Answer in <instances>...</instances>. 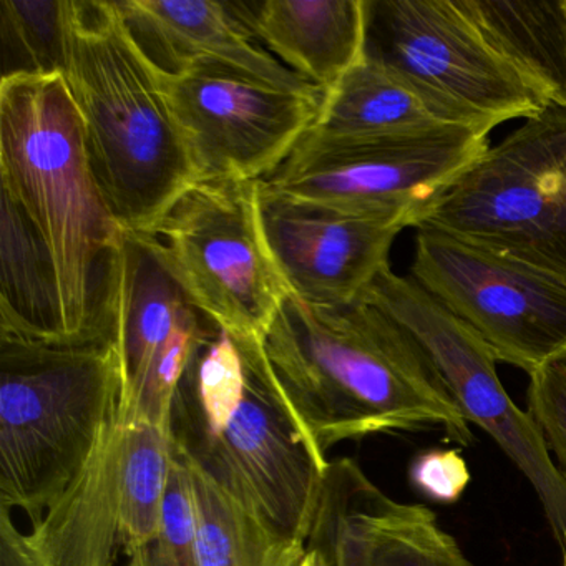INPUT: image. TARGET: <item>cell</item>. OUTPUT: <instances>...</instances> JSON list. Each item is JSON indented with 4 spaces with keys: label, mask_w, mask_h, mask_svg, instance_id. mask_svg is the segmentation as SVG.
<instances>
[{
    "label": "cell",
    "mask_w": 566,
    "mask_h": 566,
    "mask_svg": "<svg viewBox=\"0 0 566 566\" xmlns=\"http://www.w3.org/2000/svg\"><path fill=\"white\" fill-rule=\"evenodd\" d=\"M230 4L273 57L324 94L363 59L364 0H240Z\"/></svg>",
    "instance_id": "obj_16"
},
{
    "label": "cell",
    "mask_w": 566,
    "mask_h": 566,
    "mask_svg": "<svg viewBox=\"0 0 566 566\" xmlns=\"http://www.w3.org/2000/svg\"><path fill=\"white\" fill-rule=\"evenodd\" d=\"M125 566H201L191 472L175 453L161 530L154 539L128 553Z\"/></svg>",
    "instance_id": "obj_26"
},
{
    "label": "cell",
    "mask_w": 566,
    "mask_h": 566,
    "mask_svg": "<svg viewBox=\"0 0 566 566\" xmlns=\"http://www.w3.org/2000/svg\"><path fill=\"white\" fill-rule=\"evenodd\" d=\"M258 217L291 296L311 306H346L389 268L402 221L301 200L256 185Z\"/></svg>",
    "instance_id": "obj_14"
},
{
    "label": "cell",
    "mask_w": 566,
    "mask_h": 566,
    "mask_svg": "<svg viewBox=\"0 0 566 566\" xmlns=\"http://www.w3.org/2000/svg\"><path fill=\"white\" fill-rule=\"evenodd\" d=\"M364 55L490 132L548 102L510 67L455 0H364Z\"/></svg>",
    "instance_id": "obj_9"
},
{
    "label": "cell",
    "mask_w": 566,
    "mask_h": 566,
    "mask_svg": "<svg viewBox=\"0 0 566 566\" xmlns=\"http://www.w3.org/2000/svg\"><path fill=\"white\" fill-rule=\"evenodd\" d=\"M287 566H323L319 555L314 549L307 548L293 559Z\"/></svg>",
    "instance_id": "obj_30"
},
{
    "label": "cell",
    "mask_w": 566,
    "mask_h": 566,
    "mask_svg": "<svg viewBox=\"0 0 566 566\" xmlns=\"http://www.w3.org/2000/svg\"><path fill=\"white\" fill-rule=\"evenodd\" d=\"M122 446L118 412L84 469L25 535L38 566H114L120 545Z\"/></svg>",
    "instance_id": "obj_17"
},
{
    "label": "cell",
    "mask_w": 566,
    "mask_h": 566,
    "mask_svg": "<svg viewBox=\"0 0 566 566\" xmlns=\"http://www.w3.org/2000/svg\"><path fill=\"white\" fill-rule=\"evenodd\" d=\"M2 198L51 258L65 343L114 334L108 268L122 237L92 174L84 125L62 75L0 78Z\"/></svg>",
    "instance_id": "obj_3"
},
{
    "label": "cell",
    "mask_w": 566,
    "mask_h": 566,
    "mask_svg": "<svg viewBox=\"0 0 566 566\" xmlns=\"http://www.w3.org/2000/svg\"><path fill=\"white\" fill-rule=\"evenodd\" d=\"M450 127L479 130L455 108L363 57L324 94L311 130L331 138H384Z\"/></svg>",
    "instance_id": "obj_18"
},
{
    "label": "cell",
    "mask_w": 566,
    "mask_h": 566,
    "mask_svg": "<svg viewBox=\"0 0 566 566\" xmlns=\"http://www.w3.org/2000/svg\"><path fill=\"white\" fill-rule=\"evenodd\" d=\"M122 15L148 61L165 75L217 65L281 91L321 94L270 54L230 2L122 0Z\"/></svg>",
    "instance_id": "obj_15"
},
{
    "label": "cell",
    "mask_w": 566,
    "mask_h": 566,
    "mask_svg": "<svg viewBox=\"0 0 566 566\" xmlns=\"http://www.w3.org/2000/svg\"><path fill=\"white\" fill-rule=\"evenodd\" d=\"M2 78L62 75L64 0H0Z\"/></svg>",
    "instance_id": "obj_25"
},
{
    "label": "cell",
    "mask_w": 566,
    "mask_h": 566,
    "mask_svg": "<svg viewBox=\"0 0 566 566\" xmlns=\"http://www.w3.org/2000/svg\"><path fill=\"white\" fill-rule=\"evenodd\" d=\"M190 472L201 566H287L306 549L277 538L210 480Z\"/></svg>",
    "instance_id": "obj_21"
},
{
    "label": "cell",
    "mask_w": 566,
    "mask_h": 566,
    "mask_svg": "<svg viewBox=\"0 0 566 566\" xmlns=\"http://www.w3.org/2000/svg\"><path fill=\"white\" fill-rule=\"evenodd\" d=\"M197 184L266 180L319 118L324 92L297 94L230 69L158 72Z\"/></svg>",
    "instance_id": "obj_12"
},
{
    "label": "cell",
    "mask_w": 566,
    "mask_h": 566,
    "mask_svg": "<svg viewBox=\"0 0 566 566\" xmlns=\"http://www.w3.org/2000/svg\"><path fill=\"white\" fill-rule=\"evenodd\" d=\"M369 566H473L432 510L389 499L374 485L367 505Z\"/></svg>",
    "instance_id": "obj_23"
},
{
    "label": "cell",
    "mask_w": 566,
    "mask_h": 566,
    "mask_svg": "<svg viewBox=\"0 0 566 566\" xmlns=\"http://www.w3.org/2000/svg\"><path fill=\"white\" fill-rule=\"evenodd\" d=\"M271 369L324 453L344 440L470 423L412 337L363 297L319 307L287 296L263 337Z\"/></svg>",
    "instance_id": "obj_2"
},
{
    "label": "cell",
    "mask_w": 566,
    "mask_h": 566,
    "mask_svg": "<svg viewBox=\"0 0 566 566\" xmlns=\"http://www.w3.org/2000/svg\"><path fill=\"white\" fill-rule=\"evenodd\" d=\"M528 413L566 479V353L530 376Z\"/></svg>",
    "instance_id": "obj_27"
},
{
    "label": "cell",
    "mask_w": 566,
    "mask_h": 566,
    "mask_svg": "<svg viewBox=\"0 0 566 566\" xmlns=\"http://www.w3.org/2000/svg\"><path fill=\"white\" fill-rule=\"evenodd\" d=\"M374 483L349 459L329 463L307 548L323 566H369L367 505Z\"/></svg>",
    "instance_id": "obj_24"
},
{
    "label": "cell",
    "mask_w": 566,
    "mask_h": 566,
    "mask_svg": "<svg viewBox=\"0 0 566 566\" xmlns=\"http://www.w3.org/2000/svg\"><path fill=\"white\" fill-rule=\"evenodd\" d=\"M489 148V134L473 128L384 138H331L310 128L261 181L301 200L419 228Z\"/></svg>",
    "instance_id": "obj_7"
},
{
    "label": "cell",
    "mask_w": 566,
    "mask_h": 566,
    "mask_svg": "<svg viewBox=\"0 0 566 566\" xmlns=\"http://www.w3.org/2000/svg\"><path fill=\"white\" fill-rule=\"evenodd\" d=\"M420 227L566 281V108L548 105L490 147Z\"/></svg>",
    "instance_id": "obj_6"
},
{
    "label": "cell",
    "mask_w": 566,
    "mask_h": 566,
    "mask_svg": "<svg viewBox=\"0 0 566 566\" xmlns=\"http://www.w3.org/2000/svg\"><path fill=\"white\" fill-rule=\"evenodd\" d=\"M412 485L436 503H455L470 482L469 467L455 449L417 453L409 467Z\"/></svg>",
    "instance_id": "obj_28"
},
{
    "label": "cell",
    "mask_w": 566,
    "mask_h": 566,
    "mask_svg": "<svg viewBox=\"0 0 566 566\" xmlns=\"http://www.w3.org/2000/svg\"><path fill=\"white\" fill-rule=\"evenodd\" d=\"M256 185L195 184L148 237L201 314L263 339L291 293L261 231Z\"/></svg>",
    "instance_id": "obj_8"
},
{
    "label": "cell",
    "mask_w": 566,
    "mask_h": 566,
    "mask_svg": "<svg viewBox=\"0 0 566 566\" xmlns=\"http://www.w3.org/2000/svg\"><path fill=\"white\" fill-rule=\"evenodd\" d=\"M114 334L45 343L0 333V506L41 522L120 412Z\"/></svg>",
    "instance_id": "obj_5"
},
{
    "label": "cell",
    "mask_w": 566,
    "mask_h": 566,
    "mask_svg": "<svg viewBox=\"0 0 566 566\" xmlns=\"http://www.w3.org/2000/svg\"><path fill=\"white\" fill-rule=\"evenodd\" d=\"M174 453L280 539L306 545L329 463L284 396L261 337L211 323L171 402Z\"/></svg>",
    "instance_id": "obj_1"
},
{
    "label": "cell",
    "mask_w": 566,
    "mask_h": 566,
    "mask_svg": "<svg viewBox=\"0 0 566 566\" xmlns=\"http://www.w3.org/2000/svg\"><path fill=\"white\" fill-rule=\"evenodd\" d=\"M62 78L102 197L122 230L148 234L197 184L157 69L117 2L64 0Z\"/></svg>",
    "instance_id": "obj_4"
},
{
    "label": "cell",
    "mask_w": 566,
    "mask_h": 566,
    "mask_svg": "<svg viewBox=\"0 0 566 566\" xmlns=\"http://www.w3.org/2000/svg\"><path fill=\"white\" fill-rule=\"evenodd\" d=\"M0 566H38L25 535L15 526L11 509L0 506Z\"/></svg>",
    "instance_id": "obj_29"
},
{
    "label": "cell",
    "mask_w": 566,
    "mask_h": 566,
    "mask_svg": "<svg viewBox=\"0 0 566 566\" xmlns=\"http://www.w3.org/2000/svg\"><path fill=\"white\" fill-rule=\"evenodd\" d=\"M107 313L120 357L122 422L168 430L178 384L213 321L188 300L151 238L125 230L108 268Z\"/></svg>",
    "instance_id": "obj_13"
},
{
    "label": "cell",
    "mask_w": 566,
    "mask_h": 566,
    "mask_svg": "<svg viewBox=\"0 0 566 566\" xmlns=\"http://www.w3.org/2000/svg\"><path fill=\"white\" fill-rule=\"evenodd\" d=\"M483 41L549 105L566 108V0H455Z\"/></svg>",
    "instance_id": "obj_19"
},
{
    "label": "cell",
    "mask_w": 566,
    "mask_h": 566,
    "mask_svg": "<svg viewBox=\"0 0 566 566\" xmlns=\"http://www.w3.org/2000/svg\"><path fill=\"white\" fill-rule=\"evenodd\" d=\"M171 469L174 447L167 429L147 422L124 423L120 543L127 555L160 532Z\"/></svg>",
    "instance_id": "obj_22"
},
{
    "label": "cell",
    "mask_w": 566,
    "mask_h": 566,
    "mask_svg": "<svg viewBox=\"0 0 566 566\" xmlns=\"http://www.w3.org/2000/svg\"><path fill=\"white\" fill-rule=\"evenodd\" d=\"M0 214V333L65 343L57 276L48 251L6 198Z\"/></svg>",
    "instance_id": "obj_20"
},
{
    "label": "cell",
    "mask_w": 566,
    "mask_h": 566,
    "mask_svg": "<svg viewBox=\"0 0 566 566\" xmlns=\"http://www.w3.org/2000/svg\"><path fill=\"white\" fill-rule=\"evenodd\" d=\"M410 277L500 363L532 376L566 353V281L429 227L417 228Z\"/></svg>",
    "instance_id": "obj_11"
},
{
    "label": "cell",
    "mask_w": 566,
    "mask_h": 566,
    "mask_svg": "<svg viewBox=\"0 0 566 566\" xmlns=\"http://www.w3.org/2000/svg\"><path fill=\"white\" fill-rule=\"evenodd\" d=\"M563 566H566V555H563Z\"/></svg>",
    "instance_id": "obj_31"
},
{
    "label": "cell",
    "mask_w": 566,
    "mask_h": 566,
    "mask_svg": "<svg viewBox=\"0 0 566 566\" xmlns=\"http://www.w3.org/2000/svg\"><path fill=\"white\" fill-rule=\"evenodd\" d=\"M364 301L392 317L422 350L467 422L485 430L535 490L556 542L566 555V479L533 422L500 382L485 343L437 303L412 277L386 268Z\"/></svg>",
    "instance_id": "obj_10"
}]
</instances>
